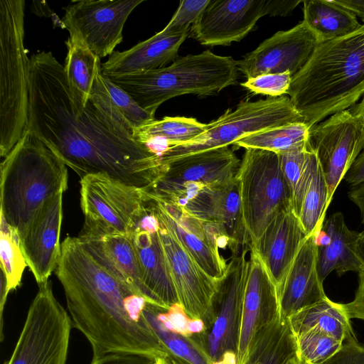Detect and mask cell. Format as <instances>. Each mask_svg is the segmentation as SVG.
Wrapping results in <instances>:
<instances>
[{
    "instance_id": "ffe728a7",
    "label": "cell",
    "mask_w": 364,
    "mask_h": 364,
    "mask_svg": "<svg viewBox=\"0 0 364 364\" xmlns=\"http://www.w3.org/2000/svg\"><path fill=\"white\" fill-rule=\"evenodd\" d=\"M64 192L47 200L18 237L27 266L38 285L48 281L60 259Z\"/></svg>"
},
{
    "instance_id": "1f68e13d",
    "label": "cell",
    "mask_w": 364,
    "mask_h": 364,
    "mask_svg": "<svg viewBox=\"0 0 364 364\" xmlns=\"http://www.w3.org/2000/svg\"><path fill=\"white\" fill-rule=\"evenodd\" d=\"M309 128L304 122H294L250 134L233 145L280 154L309 146Z\"/></svg>"
},
{
    "instance_id": "f907efd6",
    "label": "cell",
    "mask_w": 364,
    "mask_h": 364,
    "mask_svg": "<svg viewBox=\"0 0 364 364\" xmlns=\"http://www.w3.org/2000/svg\"><path fill=\"white\" fill-rule=\"evenodd\" d=\"M356 254L361 263L362 269H364V229L358 232L356 239Z\"/></svg>"
},
{
    "instance_id": "4dcf8cb0",
    "label": "cell",
    "mask_w": 364,
    "mask_h": 364,
    "mask_svg": "<svg viewBox=\"0 0 364 364\" xmlns=\"http://www.w3.org/2000/svg\"><path fill=\"white\" fill-rule=\"evenodd\" d=\"M65 45L67 55L63 65L66 79L75 97L85 106L101 70L100 58L77 37L69 36Z\"/></svg>"
},
{
    "instance_id": "7dc6e473",
    "label": "cell",
    "mask_w": 364,
    "mask_h": 364,
    "mask_svg": "<svg viewBox=\"0 0 364 364\" xmlns=\"http://www.w3.org/2000/svg\"><path fill=\"white\" fill-rule=\"evenodd\" d=\"M344 178L351 186L364 182V149L355 160Z\"/></svg>"
},
{
    "instance_id": "4fadbf2b",
    "label": "cell",
    "mask_w": 364,
    "mask_h": 364,
    "mask_svg": "<svg viewBox=\"0 0 364 364\" xmlns=\"http://www.w3.org/2000/svg\"><path fill=\"white\" fill-rule=\"evenodd\" d=\"M144 0L72 1L64 8L62 23L100 58L112 55L123 40L122 31L132 11Z\"/></svg>"
},
{
    "instance_id": "7a4b0ae2",
    "label": "cell",
    "mask_w": 364,
    "mask_h": 364,
    "mask_svg": "<svg viewBox=\"0 0 364 364\" xmlns=\"http://www.w3.org/2000/svg\"><path fill=\"white\" fill-rule=\"evenodd\" d=\"M55 272L73 326L90 343L92 357L112 352L169 355L144 314L147 301L102 266L77 237L61 243Z\"/></svg>"
},
{
    "instance_id": "681fc988",
    "label": "cell",
    "mask_w": 364,
    "mask_h": 364,
    "mask_svg": "<svg viewBox=\"0 0 364 364\" xmlns=\"http://www.w3.org/2000/svg\"><path fill=\"white\" fill-rule=\"evenodd\" d=\"M338 4L354 13L364 23V0H334Z\"/></svg>"
},
{
    "instance_id": "8992f818",
    "label": "cell",
    "mask_w": 364,
    "mask_h": 364,
    "mask_svg": "<svg viewBox=\"0 0 364 364\" xmlns=\"http://www.w3.org/2000/svg\"><path fill=\"white\" fill-rule=\"evenodd\" d=\"M23 0L0 1V155L5 157L26 130L29 63L24 47Z\"/></svg>"
},
{
    "instance_id": "2e32d148",
    "label": "cell",
    "mask_w": 364,
    "mask_h": 364,
    "mask_svg": "<svg viewBox=\"0 0 364 364\" xmlns=\"http://www.w3.org/2000/svg\"><path fill=\"white\" fill-rule=\"evenodd\" d=\"M152 210L162 224L176 237L198 264L210 277L220 279L228 264L219 248L228 246L218 229L185 211L182 208L164 202L148 193Z\"/></svg>"
},
{
    "instance_id": "8fae6325",
    "label": "cell",
    "mask_w": 364,
    "mask_h": 364,
    "mask_svg": "<svg viewBox=\"0 0 364 364\" xmlns=\"http://www.w3.org/2000/svg\"><path fill=\"white\" fill-rule=\"evenodd\" d=\"M241 161L228 146L203 151L173 159L164 170L150 195L176 205L185 191L226 181L236 176Z\"/></svg>"
},
{
    "instance_id": "9c48e42d",
    "label": "cell",
    "mask_w": 364,
    "mask_h": 364,
    "mask_svg": "<svg viewBox=\"0 0 364 364\" xmlns=\"http://www.w3.org/2000/svg\"><path fill=\"white\" fill-rule=\"evenodd\" d=\"M38 286L5 364H67L73 327L71 318L55 298L49 281Z\"/></svg>"
},
{
    "instance_id": "11a10c76",
    "label": "cell",
    "mask_w": 364,
    "mask_h": 364,
    "mask_svg": "<svg viewBox=\"0 0 364 364\" xmlns=\"http://www.w3.org/2000/svg\"><path fill=\"white\" fill-rule=\"evenodd\" d=\"M287 364H304L302 362L299 360L298 358H295L290 360Z\"/></svg>"
},
{
    "instance_id": "603a6c76",
    "label": "cell",
    "mask_w": 364,
    "mask_h": 364,
    "mask_svg": "<svg viewBox=\"0 0 364 364\" xmlns=\"http://www.w3.org/2000/svg\"><path fill=\"white\" fill-rule=\"evenodd\" d=\"M276 288L279 316L282 319H289L326 297L318 272L316 233L305 240Z\"/></svg>"
},
{
    "instance_id": "d6a6232c",
    "label": "cell",
    "mask_w": 364,
    "mask_h": 364,
    "mask_svg": "<svg viewBox=\"0 0 364 364\" xmlns=\"http://www.w3.org/2000/svg\"><path fill=\"white\" fill-rule=\"evenodd\" d=\"M328 196L326 181L316 155L314 152L309 180L299 215L308 236L320 230L324 222L326 209L329 205Z\"/></svg>"
},
{
    "instance_id": "d4e9b609",
    "label": "cell",
    "mask_w": 364,
    "mask_h": 364,
    "mask_svg": "<svg viewBox=\"0 0 364 364\" xmlns=\"http://www.w3.org/2000/svg\"><path fill=\"white\" fill-rule=\"evenodd\" d=\"M77 237L90 254L121 283L156 306L144 284L130 235L111 233Z\"/></svg>"
},
{
    "instance_id": "d6986e66",
    "label": "cell",
    "mask_w": 364,
    "mask_h": 364,
    "mask_svg": "<svg viewBox=\"0 0 364 364\" xmlns=\"http://www.w3.org/2000/svg\"><path fill=\"white\" fill-rule=\"evenodd\" d=\"M266 0H210L188 37L208 46L240 41L266 15Z\"/></svg>"
},
{
    "instance_id": "83f0119b",
    "label": "cell",
    "mask_w": 364,
    "mask_h": 364,
    "mask_svg": "<svg viewBox=\"0 0 364 364\" xmlns=\"http://www.w3.org/2000/svg\"><path fill=\"white\" fill-rule=\"evenodd\" d=\"M289 320L295 336L315 328L343 343L358 340L350 319L346 315L342 304L331 301L327 296L299 311Z\"/></svg>"
},
{
    "instance_id": "f6af8a7d",
    "label": "cell",
    "mask_w": 364,
    "mask_h": 364,
    "mask_svg": "<svg viewBox=\"0 0 364 364\" xmlns=\"http://www.w3.org/2000/svg\"><path fill=\"white\" fill-rule=\"evenodd\" d=\"M358 286L353 301L341 304L348 317L364 320V269L358 272Z\"/></svg>"
},
{
    "instance_id": "ba28073f",
    "label": "cell",
    "mask_w": 364,
    "mask_h": 364,
    "mask_svg": "<svg viewBox=\"0 0 364 364\" xmlns=\"http://www.w3.org/2000/svg\"><path fill=\"white\" fill-rule=\"evenodd\" d=\"M244 223L255 242L282 210L292 208L291 195L279 154L245 149L237 173Z\"/></svg>"
},
{
    "instance_id": "7c38bea8",
    "label": "cell",
    "mask_w": 364,
    "mask_h": 364,
    "mask_svg": "<svg viewBox=\"0 0 364 364\" xmlns=\"http://www.w3.org/2000/svg\"><path fill=\"white\" fill-rule=\"evenodd\" d=\"M309 144L321 167L328 190V203L364 149V125L350 109L311 127Z\"/></svg>"
},
{
    "instance_id": "277c9868",
    "label": "cell",
    "mask_w": 364,
    "mask_h": 364,
    "mask_svg": "<svg viewBox=\"0 0 364 364\" xmlns=\"http://www.w3.org/2000/svg\"><path fill=\"white\" fill-rule=\"evenodd\" d=\"M67 166L27 129L1 164V216L19 235L44 203L68 188Z\"/></svg>"
},
{
    "instance_id": "ac0fdd59",
    "label": "cell",
    "mask_w": 364,
    "mask_h": 364,
    "mask_svg": "<svg viewBox=\"0 0 364 364\" xmlns=\"http://www.w3.org/2000/svg\"><path fill=\"white\" fill-rule=\"evenodd\" d=\"M182 208L196 218L213 225L227 240L232 255H239L250 246L237 176L202 188Z\"/></svg>"
},
{
    "instance_id": "30bf717a",
    "label": "cell",
    "mask_w": 364,
    "mask_h": 364,
    "mask_svg": "<svg viewBox=\"0 0 364 364\" xmlns=\"http://www.w3.org/2000/svg\"><path fill=\"white\" fill-rule=\"evenodd\" d=\"M148 200L147 192L103 174L80 179L85 222L79 235H130Z\"/></svg>"
},
{
    "instance_id": "c3c4849f",
    "label": "cell",
    "mask_w": 364,
    "mask_h": 364,
    "mask_svg": "<svg viewBox=\"0 0 364 364\" xmlns=\"http://www.w3.org/2000/svg\"><path fill=\"white\" fill-rule=\"evenodd\" d=\"M348 196L350 200L358 208L361 221L364 224V182L351 186Z\"/></svg>"
},
{
    "instance_id": "b9f144b4",
    "label": "cell",
    "mask_w": 364,
    "mask_h": 364,
    "mask_svg": "<svg viewBox=\"0 0 364 364\" xmlns=\"http://www.w3.org/2000/svg\"><path fill=\"white\" fill-rule=\"evenodd\" d=\"M210 0H181L168 23L163 29L166 33L189 32Z\"/></svg>"
},
{
    "instance_id": "9a60e30c",
    "label": "cell",
    "mask_w": 364,
    "mask_h": 364,
    "mask_svg": "<svg viewBox=\"0 0 364 364\" xmlns=\"http://www.w3.org/2000/svg\"><path fill=\"white\" fill-rule=\"evenodd\" d=\"M159 223V232L178 302L191 318L203 320L208 329L215 317L214 298L218 280L207 274L174 235Z\"/></svg>"
},
{
    "instance_id": "ab89813d",
    "label": "cell",
    "mask_w": 364,
    "mask_h": 364,
    "mask_svg": "<svg viewBox=\"0 0 364 364\" xmlns=\"http://www.w3.org/2000/svg\"><path fill=\"white\" fill-rule=\"evenodd\" d=\"M148 304L157 321L169 331L192 338L205 333L208 329L203 320L191 318L179 303L167 309Z\"/></svg>"
},
{
    "instance_id": "d590c367",
    "label": "cell",
    "mask_w": 364,
    "mask_h": 364,
    "mask_svg": "<svg viewBox=\"0 0 364 364\" xmlns=\"http://www.w3.org/2000/svg\"><path fill=\"white\" fill-rule=\"evenodd\" d=\"M313 150L306 147L279 154L283 174L291 195V205L299 217L308 186Z\"/></svg>"
},
{
    "instance_id": "f5cc1de1",
    "label": "cell",
    "mask_w": 364,
    "mask_h": 364,
    "mask_svg": "<svg viewBox=\"0 0 364 364\" xmlns=\"http://www.w3.org/2000/svg\"><path fill=\"white\" fill-rule=\"evenodd\" d=\"M212 364H237L236 353H227Z\"/></svg>"
},
{
    "instance_id": "60d3db41",
    "label": "cell",
    "mask_w": 364,
    "mask_h": 364,
    "mask_svg": "<svg viewBox=\"0 0 364 364\" xmlns=\"http://www.w3.org/2000/svg\"><path fill=\"white\" fill-rule=\"evenodd\" d=\"M291 78L289 72L264 74L247 79L240 85L255 94L277 97L287 94Z\"/></svg>"
},
{
    "instance_id": "7402d4cb",
    "label": "cell",
    "mask_w": 364,
    "mask_h": 364,
    "mask_svg": "<svg viewBox=\"0 0 364 364\" xmlns=\"http://www.w3.org/2000/svg\"><path fill=\"white\" fill-rule=\"evenodd\" d=\"M159 223L149 201L137 218L130 236L145 286L157 306L179 303L159 232Z\"/></svg>"
},
{
    "instance_id": "5b68a950",
    "label": "cell",
    "mask_w": 364,
    "mask_h": 364,
    "mask_svg": "<svg viewBox=\"0 0 364 364\" xmlns=\"http://www.w3.org/2000/svg\"><path fill=\"white\" fill-rule=\"evenodd\" d=\"M105 77L129 93L144 109L155 114L171 98L185 94L213 95L237 84L238 69L232 57L206 50L177 58L160 69Z\"/></svg>"
},
{
    "instance_id": "f1b7e54d",
    "label": "cell",
    "mask_w": 364,
    "mask_h": 364,
    "mask_svg": "<svg viewBox=\"0 0 364 364\" xmlns=\"http://www.w3.org/2000/svg\"><path fill=\"white\" fill-rule=\"evenodd\" d=\"M295 358L296 338L289 320L277 315L257 335L247 364H287Z\"/></svg>"
},
{
    "instance_id": "7bdbcfd3",
    "label": "cell",
    "mask_w": 364,
    "mask_h": 364,
    "mask_svg": "<svg viewBox=\"0 0 364 364\" xmlns=\"http://www.w3.org/2000/svg\"><path fill=\"white\" fill-rule=\"evenodd\" d=\"M321 364H364V346L358 340L344 341L341 348Z\"/></svg>"
},
{
    "instance_id": "6da1fadb",
    "label": "cell",
    "mask_w": 364,
    "mask_h": 364,
    "mask_svg": "<svg viewBox=\"0 0 364 364\" xmlns=\"http://www.w3.org/2000/svg\"><path fill=\"white\" fill-rule=\"evenodd\" d=\"M26 129L80 179L103 174L148 192L163 173L161 159L134 139L133 128L110 105L100 72L83 106L50 51L30 58Z\"/></svg>"
},
{
    "instance_id": "836d02e7",
    "label": "cell",
    "mask_w": 364,
    "mask_h": 364,
    "mask_svg": "<svg viewBox=\"0 0 364 364\" xmlns=\"http://www.w3.org/2000/svg\"><path fill=\"white\" fill-rule=\"evenodd\" d=\"M207 124L194 118L185 117H165L134 129V139L146 137H159L167 140L171 146L191 141L202 134Z\"/></svg>"
},
{
    "instance_id": "e575fe53",
    "label": "cell",
    "mask_w": 364,
    "mask_h": 364,
    "mask_svg": "<svg viewBox=\"0 0 364 364\" xmlns=\"http://www.w3.org/2000/svg\"><path fill=\"white\" fill-rule=\"evenodd\" d=\"M144 314L168 354L183 364H212L213 359L196 337L188 338L169 331L155 318L148 302Z\"/></svg>"
},
{
    "instance_id": "cb8c5ba5",
    "label": "cell",
    "mask_w": 364,
    "mask_h": 364,
    "mask_svg": "<svg viewBox=\"0 0 364 364\" xmlns=\"http://www.w3.org/2000/svg\"><path fill=\"white\" fill-rule=\"evenodd\" d=\"M309 236L291 208L279 212L260 237L250 245L264 264L276 284L282 281Z\"/></svg>"
},
{
    "instance_id": "e0dca14e",
    "label": "cell",
    "mask_w": 364,
    "mask_h": 364,
    "mask_svg": "<svg viewBox=\"0 0 364 364\" xmlns=\"http://www.w3.org/2000/svg\"><path fill=\"white\" fill-rule=\"evenodd\" d=\"M319 43L315 33L302 21L264 40L253 51L237 60L236 65L247 79L286 72L293 77L306 65Z\"/></svg>"
},
{
    "instance_id": "816d5d0a",
    "label": "cell",
    "mask_w": 364,
    "mask_h": 364,
    "mask_svg": "<svg viewBox=\"0 0 364 364\" xmlns=\"http://www.w3.org/2000/svg\"><path fill=\"white\" fill-rule=\"evenodd\" d=\"M349 109L363 122L364 125V95L358 104Z\"/></svg>"
},
{
    "instance_id": "3957f363",
    "label": "cell",
    "mask_w": 364,
    "mask_h": 364,
    "mask_svg": "<svg viewBox=\"0 0 364 364\" xmlns=\"http://www.w3.org/2000/svg\"><path fill=\"white\" fill-rule=\"evenodd\" d=\"M287 95L309 127L355 106L364 95V23L319 43Z\"/></svg>"
},
{
    "instance_id": "44dd1931",
    "label": "cell",
    "mask_w": 364,
    "mask_h": 364,
    "mask_svg": "<svg viewBox=\"0 0 364 364\" xmlns=\"http://www.w3.org/2000/svg\"><path fill=\"white\" fill-rule=\"evenodd\" d=\"M277 315L276 284L259 256L250 245L249 269L242 301L237 364H247L257 335Z\"/></svg>"
},
{
    "instance_id": "5bb4252c",
    "label": "cell",
    "mask_w": 364,
    "mask_h": 364,
    "mask_svg": "<svg viewBox=\"0 0 364 364\" xmlns=\"http://www.w3.org/2000/svg\"><path fill=\"white\" fill-rule=\"evenodd\" d=\"M247 251L246 247L239 255L231 256L224 275L218 279L215 319L205 333L196 337L213 361L227 353L237 354L249 269Z\"/></svg>"
},
{
    "instance_id": "f546056e",
    "label": "cell",
    "mask_w": 364,
    "mask_h": 364,
    "mask_svg": "<svg viewBox=\"0 0 364 364\" xmlns=\"http://www.w3.org/2000/svg\"><path fill=\"white\" fill-rule=\"evenodd\" d=\"M302 3L303 21L320 43L350 34L362 26L354 13L334 0H305Z\"/></svg>"
},
{
    "instance_id": "4316f807",
    "label": "cell",
    "mask_w": 364,
    "mask_h": 364,
    "mask_svg": "<svg viewBox=\"0 0 364 364\" xmlns=\"http://www.w3.org/2000/svg\"><path fill=\"white\" fill-rule=\"evenodd\" d=\"M316 235L317 268L322 282L333 271L341 276L363 269L356 254L358 232L348 228L341 213H333Z\"/></svg>"
},
{
    "instance_id": "8d00e7d4",
    "label": "cell",
    "mask_w": 364,
    "mask_h": 364,
    "mask_svg": "<svg viewBox=\"0 0 364 364\" xmlns=\"http://www.w3.org/2000/svg\"><path fill=\"white\" fill-rule=\"evenodd\" d=\"M0 220V267L6 279L9 290L11 291L20 286L27 264L18 234L2 216Z\"/></svg>"
},
{
    "instance_id": "bcb514c9",
    "label": "cell",
    "mask_w": 364,
    "mask_h": 364,
    "mask_svg": "<svg viewBox=\"0 0 364 364\" xmlns=\"http://www.w3.org/2000/svg\"><path fill=\"white\" fill-rule=\"evenodd\" d=\"M303 1L301 0H266V15L270 16H286L290 14Z\"/></svg>"
},
{
    "instance_id": "db71d44e",
    "label": "cell",
    "mask_w": 364,
    "mask_h": 364,
    "mask_svg": "<svg viewBox=\"0 0 364 364\" xmlns=\"http://www.w3.org/2000/svg\"><path fill=\"white\" fill-rule=\"evenodd\" d=\"M154 364H183L171 355L159 357L155 359Z\"/></svg>"
},
{
    "instance_id": "ee69618b",
    "label": "cell",
    "mask_w": 364,
    "mask_h": 364,
    "mask_svg": "<svg viewBox=\"0 0 364 364\" xmlns=\"http://www.w3.org/2000/svg\"><path fill=\"white\" fill-rule=\"evenodd\" d=\"M154 358L139 354L112 352L92 357L90 364H154Z\"/></svg>"
},
{
    "instance_id": "484cf974",
    "label": "cell",
    "mask_w": 364,
    "mask_h": 364,
    "mask_svg": "<svg viewBox=\"0 0 364 364\" xmlns=\"http://www.w3.org/2000/svg\"><path fill=\"white\" fill-rule=\"evenodd\" d=\"M188 32L166 33L161 30L151 38L124 51H114L101 65L103 76L160 69L173 63Z\"/></svg>"
},
{
    "instance_id": "52a82bcc",
    "label": "cell",
    "mask_w": 364,
    "mask_h": 364,
    "mask_svg": "<svg viewBox=\"0 0 364 364\" xmlns=\"http://www.w3.org/2000/svg\"><path fill=\"white\" fill-rule=\"evenodd\" d=\"M304 122L287 96L242 101L235 110L227 109L207 124L202 134L185 144L171 146L161 158L163 165L177 158L212 149L228 146L257 132Z\"/></svg>"
},
{
    "instance_id": "74e56055",
    "label": "cell",
    "mask_w": 364,
    "mask_h": 364,
    "mask_svg": "<svg viewBox=\"0 0 364 364\" xmlns=\"http://www.w3.org/2000/svg\"><path fill=\"white\" fill-rule=\"evenodd\" d=\"M298 358L304 364H321L342 346L343 342L318 329L312 328L297 336Z\"/></svg>"
},
{
    "instance_id": "f35d334b",
    "label": "cell",
    "mask_w": 364,
    "mask_h": 364,
    "mask_svg": "<svg viewBox=\"0 0 364 364\" xmlns=\"http://www.w3.org/2000/svg\"><path fill=\"white\" fill-rule=\"evenodd\" d=\"M100 81L112 107L133 129L155 119V114L141 107L129 93L103 76L102 73Z\"/></svg>"
}]
</instances>
